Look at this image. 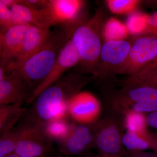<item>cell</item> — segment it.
Wrapping results in <instances>:
<instances>
[{
  "mask_svg": "<svg viewBox=\"0 0 157 157\" xmlns=\"http://www.w3.org/2000/svg\"><path fill=\"white\" fill-rule=\"evenodd\" d=\"M82 21L62 25L60 29L52 32L39 52L21 67L11 72L22 78L29 89L36 82L41 83L50 72L61 51L72 38L75 29Z\"/></svg>",
  "mask_w": 157,
  "mask_h": 157,
  "instance_id": "cell-2",
  "label": "cell"
},
{
  "mask_svg": "<svg viewBox=\"0 0 157 157\" xmlns=\"http://www.w3.org/2000/svg\"><path fill=\"white\" fill-rule=\"evenodd\" d=\"M3 157H20L19 156L17 155L16 154H15V153H13L11 154L8 155H6V156H4Z\"/></svg>",
  "mask_w": 157,
  "mask_h": 157,
  "instance_id": "cell-33",
  "label": "cell"
},
{
  "mask_svg": "<svg viewBox=\"0 0 157 157\" xmlns=\"http://www.w3.org/2000/svg\"><path fill=\"white\" fill-rule=\"evenodd\" d=\"M104 9H97L88 21H82L75 29L71 40L80 57L82 73L95 77L103 45L102 29L105 21Z\"/></svg>",
  "mask_w": 157,
  "mask_h": 157,
  "instance_id": "cell-3",
  "label": "cell"
},
{
  "mask_svg": "<svg viewBox=\"0 0 157 157\" xmlns=\"http://www.w3.org/2000/svg\"><path fill=\"white\" fill-rule=\"evenodd\" d=\"M88 82L80 73H70L62 76L38 96L33 101L28 119L43 124L54 119L67 118L69 101Z\"/></svg>",
  "mask_w": 157,
  "mask_h": 157,
  "instance_id": "cell-1",
  "label": "cell"
},
{
  "mask_svg": "<svg viewBox=\"0 0 157 157\" xmlns=\"http://www.w3.org/2000/svg\"><path fill=\"white\" fill-rule=\"evenodd\" d=\"M30 95L29 88L22 78L11 72L0 79V105L23 104Z\"/></svg>",
  "mask_w": 157,
  "mask_h": 157,
  "instance_id": "cell-15",
  "label": "cell"
},
{
  "mask_svg": "<svg viewBox=\"0 0 157 157\" xmlns=\"http://www.w3.org/2000/svg\"><path fill=\"white\" fill-rule=\"evenodd\" d=\"M157 71V56L141 70L126 79L118 82L122 87H129L136 84L141 79L146 78Z\"/></svg>",
  "mask_w": 157,
  "mask_h": 157,
  "instance_id": "cell-25",
  "label": "cell"
},
{
  "mask_svg": "<svg viewBox=\"0 0 157 157\" xmlns=\"http://www.w3.org/2000/svg\"><path fill=\"white\" fill-rule=\"evenodd\" d=\"M122 143L128 152L144 151L151 148V134L127 131L123 135Z\"/></svg>",
  "mask_w": 157,
  "mask_h": 157,
  "instance_id": "cell-18",
  "label": "cell"
},
{
  "mask_svg": "<svg viewBox=\"0 0 157 157\" xmlns=\"http://www.w3.org/2000/svg\"><path fill=\"white\" fill-rule=\"evenodd\" d=\"M53 157H64L63 156H58Z\"/></svg>",
  "mask_w": 157,
  "mask_h": 157,
  "instance_id": "cell-35",
  "label": "cell"
},
{
  "mask_svg": "<svg viewBox=\"0 0 157 157\" xmlns=\"http://www.w3.org/2000/svg\"><path fill=\"white\" fill-rule=\"evenodd\" d=\"M111 114L90 124L94 147L98 154L104 157L126 156L128 151L122 143V124L118 116Z\"/></svg>",
  "mask_w": 157,
  "mask_h": 157,
  "instance_id": "cell-5",
  "label": "cell"
},
{
  "mask_svg": "<svg viewBox=\"0 0 157 157\" xmlns=\"http://www.w3.org/2000/svg\"><path fill=\"white\" fill-rule=\"evenodd\" d=\"M14 153L20 157H46L52 149V142L42 125L29 119L19 128Z\"/></svg>",
  "mask_w": 157,
  "mask_h": 157,
  "instance_id": "cell-6",
  "label": "cell"
},
{
  "mask_svg": "<svg viewBox=\"0 0 157 157\" xmlns=\"http://www.w3.org/2000/svg\"><path fill=\"white\" fill-rule=\"evenodd\" d=\"M151 149L157 154V132L151 135Z\"/></svg>",
  "mask_w": 157,
  "mask_h": 157,
  "instance_id": "cell-31",
  "label": "cell"
},
{
  "mask_svg": "<svg viewBox=\"0 0 157 157\" xmlns=\"http://www.w3.org/2000/svg\"><path fill=\"white\" fill-rule=\"evenodd\" d=\"M101 107L98 99L87 92H80L68 104L69 117L77 123L91 124L98 120Z\"/></svg>",
  "mask_w": 157,
  "mask_h": 157,
  "instance_id": "cell-11",
  "label": "cell"
},
{
  "mask_svg": "<svg viewBox=\"0 0 157 157\" xmlns=\"http://www.w3.org/2000/svg\"><path fill=\"white\" fill-rule=\"evenodd\" d=\"M26 24L9 7L0 2V33H5L16 26Z\"/></svg>",
  "mask_w": 157,
  "mask_h": 157,
  "instance_id": "cell-24",
  "label": "cell"
},
{
  "mask_svg": "<svg viewBox=\"0 0 157 157\" xmlns=\"http://www.w3.org/2000/svg\"><path fill=\"white\" fill-rule=\"evenodd\" d=\"M109 89L107 104L111 113L117 116L128 111L148 114L157 111V86H136Z\"/></svg>",
  "mask_w": 157,
  "mask_h": 157,
  "instance_id": "cell-4",
  "label": "cell"
},
{
  "mask_svg": "<svg viewBox=\"0 0 157 157\" xmlns=\"http://www.w3.org/2000/svg\"><path fill=\"white\" fill-rule=\"evenodd\" d=\"M50 29L30 25L26 31L22 48L19 55L5 70L6 74L11 73L35 55L44 46L52 35Z\"/></svg>",
  "mask_w": 157,
  "mask_h": 157,
  "instance_id": "cell-12",
  "label": "cell"
},
{
  "mask_svg": "<svg viewBox=\"0 0 157 157\" xmlns=\"http://www.w3.org/2000/svg\"><path fill=\"white\" fill-rule=\"evenodd\" d=\"M30 25L16 26L0 33V67L5 70L19 55L26 31Z\"/></svg>",
  "mask_w": 157,
  "mask_h": 157,
  "instance_id": "cell-13",
  "label": "cell"
},
{
  "mask_svg": "<svg viewBox=\"0 0 157 157\" xmlns=\"http://www.w3.org/2000/svg\"><path fill=\"white\" fill-rule=\"evenodd\" d=\"M124 117L123 124L128 132L139 133H147L146 129V116L144 114L139 113L128 111Z\"/></svg>",
  "mask_w": 157,
  "mask_h": 157,
  "instance_id": "cell-22",
  "label": "cell"
},
{
  "mask_svg": "<svg viewBox=\"0 0 157 157\" xmlns=\"http://www.w3.org/2000/svg\"><path fill=\"white\" fill-rule=\"evenodd\" d=\"M83 157H104L102 156L101 155L98 154L95 155L94 154L90 153H89L83 156Z\"/></svg>",
  "mask_w": 157,
  "mask_h": 157,
  "instance_id": "cell-32",
  "label": "cell"
},
{
  "mask_svg": "<svg viewBox=\"0 0 157 157\" xmlns=\"http://www.w3.org/2000/svg\"><path fill=\"white\" fill-rule=\"evenodd\" d=\"M17 129L1 134L0 157L6 156L14 153L17 142Z\"/></svg>",
  "mask_w": 157,
  "mask_h": 157,
  "instance_id": "cell-26",
  "label": "cell"
},
{
  "mask_svg": "<svg viewBox=\"0 0 157 157\" xmlns=\"http://www.w3.org/2000/svg\"><path fill=\"white\" fill-rule=\"evenodd\" d=\"M125 157L124 156H117V157Z\"/></svg>",
  "mask_w": 157,
  "mask_h": 157,
  "instance_id": "cell-34",
  "label": "cell"
},
{
  "mask_svg": "<svg viewBox=\"0 0 157 157\" xmlns=\"http://www.w3.org/2000/svg\"><path fill=\"white\" fill-rule=\"evenodd\" d=\"M148 15L137 11L129 15L126 25L130 35L136 37L144 35L147 26Z\"/></svg>",
  "mask_w": 157,
  "mask_h": 157,
  "instance_id": "cell-21",
  "label": "cell"
},
{
  "mask_svg": "<svg viewBox=\"0 0 157 157\" xmlns=\"http://www.w3.org/2000/svg\"><path fill=\"white\" fill-rule=\"evenodd\" d=\"M144 36L157 37V11L148 15L147 26Z\"/></svg>",
  "mask_w": 157,
  "mask_h": 157,
  "instance_id": "cell-27",
  "label": "cell"
},
{
  "mask_svg": "<svg viewBox=\"0 0 157 157\" xmlns=\"http://www.w3.org/2000/svg\"><path fill=\"white\" fill-rule=\"evenodd\" d=\"M134 39L103 42L96 77H113L128 56Z\"/></svg>",
  "mask_w": 157,
  "mask_h": 157,
  "instance_id": "cell-7",
  "label": "cell"
},
{
  "mask_svg": "<svg viewBox=\"0 0 157 157\" xmlns=\"http://www.w3.org/2000/svg\"><path fill=\"white\" fill-rule=\"evenodd\" d=\"M143 85L157 86V71L155 73H153L151 75L147 76L146 78L141 79V80L137 82L136 84L131 86Z\"/></svg>",
  "mask_w": 157,
  "mask_h": 157,
  "instance_id": "cell-28",
  "label": "cell"
},
{
  "mask_svg": "<svg viewBox=\"0 0 157 157\" xmlns=\"http://www.w3.org/2000/svg\"><path fill=\"white\" fill-rule=\"evenodd\" d=\"M80 0H49L45 10L55 25L77 22L84 6Z\"/></svg>",
  "mask_w": 157,
  "mask_h": 157,
  "instance_id": "cell-14",
  "label": "cell"
},
{
  "mask_svg": "<svg viewBox=\"0 0 157 157\" xmlns=\"http://www.w3.org/2000/svg\"><path fill=\"white\" fill-rule=\"evenodd\" d=\"M157 56V37L141 36L134 38L128 56L115 73L132 76Z\"/></svg>",
  "mask_w": 157,
  "mask_h": 157,
  "instance_id": "cell-8",
  "label": "cell"
},
{
  "mask_svg": "<svg viewBox=\"0 0 157 157\" xmlns=\"http://www.w3.org/2000/svg\"><path fill=\"white\" fill-rule=\"evenodd\" d=\"M22 104L0 105V133L10 132L21 117L26 114L27 110Z\"/></svg>",
  "mask_w": 157,
  "mask_h": 157,
  "instance_id": "cell-17",
  "label": "cell"
},
{
  "mask_svg": "<svg viewBox=\"0 0 157 157\" xmlns=\"http://www.w3.org/2000/svg\"><path fill=\"white\" fill-rule=\"evenodd\" d=\"M146 124L152 128L157 129V111L147 114Z\"/></svg>",
  "mask_w": 157,
  "mask_h": 157,
  "instance_id": "cell-29",
  "label": "cell"
},
{
  "mask_svg": "<svg viewBox=\"0 0 157 157\" xmlns=\"http://www.w3.org/2000/svg\"><path fill=\"white\" fill-rule=\"evenodd\" d=\"M10 9L26 23L48 29L55 25L46 13L45 8L36 9L18 4L12 6Z\"/></svg>",
  "mask_w": 157,
  "mask_h": 157,
  "instance_id": "cell-16",
  "label": "cell"
},
{
  "mask_svg": "<svg viewBox=\"0 0 157 157\" xmlns=\"http://www.w3.org/2000/svg\"><path fill=\"white\" fill-rule=\"evenodd\" d=\"M60 151L67 156H84L94 147V137L90 124L71 123L64 138L58 142Z\"/></svg>",
  "mask_w": 157,
  "mask_h": 157,
  "instance_id": "cell-9",
  "label": "cell"
},
{
  "mask_svg": "<svg viewBox=\"0 0 157 157\" xmlns=\"http://www.w3.org/2000/svg\"><path fill=\"white\" fill-rule=\"evenodd\" d=\"M129 33L126 24L115 17L106 20L102 29L103 42L128 39Z\"/></svg>",
  "mask_w": 157,
  "mask_h": 157,
  "instance_id": "cell-19",
  "label": "cell"
},
{
  "mask_svg": "<svg viewBox=\"0 0 157 157\" xmlns=\"http://www.w3.org/2000/svg\"><path fill=\"white\" fill-rule=\"evenodd\" d=\"M105 3L111 13L130 15L136 11L141 2L138 0H107Z\"/></svg>",
  "mask_w": 157,
  "mask_h": 157,
  "instance_id": "cell-23",
  "label": "cell"
},
{
  "mask_svg": "<svg viewBox=\"0 0 157 157\" xmlns=\"http://www.w3.org/2000/svg\"><path fill=\"white\" fill-rule=\"evenodd\" d=\"M126 156L128 157H157V154L155 153L146 152H140L131 153L128 152Z\"/></svg>",
  "mask_w": 157,
  "mask_h": 157,
  "instance_id": "cell-30",
  "label": "cell"
},
{
  "mask_svg": "<svg viewBox=\"0 0 157 157\" xmlns=\"http://www.w3.org/2000/svg\"><path fill=\"white\" fill-rule=\"evenodd\" d=\"M72 122L68 121L67 118L59 119L52 120L41 125L47 137L52 141L58 142L68 134Z\"/></svg>",
  "mask_w": 157,
  "mask_h": 157,
  "instance_id": "cell-20",
  "label": "cell"
},
{
  "mask_svg": "<svg viewBox=\"0 0 157 157\" xmlns=\"http://www.w3.org/2000/svg\"><path fill=\"white\" fill-rule=\"evenodd\" d=\"M80 62V57L71 39L61 51L48 75L31 93L28 103L33 102L42 92L61 78L66 71Z\"/></svg>",
  "mask_w": 157,
  "mask_h": 157,
  "instance_id": "cell-10",
  "label": "cell"
}]
</instances>
